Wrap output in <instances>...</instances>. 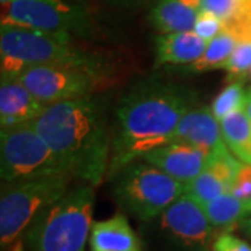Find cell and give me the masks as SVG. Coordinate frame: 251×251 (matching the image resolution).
Listing matches in <instances>:
<instances>
[{
    "mask_svg": "<svg viewBox=\"0 0 251 251\" xmlns=\"http://www.w3.org/2000/svg\"><path fill=\"white\" fill-rule=\"evenodd\" d=\"M240 0H202V10L211 11L215 16L226 21L232 16Z\"/></svg>",
    "mask_w": 251,
    "mask_h": 251,
    "instance_id": "cell-27",
    "label": "cell"
},
{
    "mask_svg": "<svg viewBox=\"0 0 251 251\" xmlns=\"http://www.w3.org/2000/svg\"><path fill=\"white\" fill-rule=\"evenodd\" d=\"M227 81H244L251 72V42H239L225 64Z\"/></svg>",
    "mask_w": 251,
    "mask_h": 251,
    "instance_id": "cell-23",
    "label": "cell"
},
{
    "mask_svg": "<svg viewBox=\"0 0 251 251\" xmlns=\"http://www.w3.org/2000/svg\"><path fill=\"white\" fill-rule=\"evenodd\" d=\"M236 45H237V41L233 36L226 31H222L215 39H212L208 44L205 52L197 62L187 66L186 69L193 73L214 72L219 69L224 70L225 64L233 53Z\"/></svg>",
    "mask_w": 251,
    "mask_h": 251,
    "instance_id": "cell-20",
    "label": "cell"
},
{
    "mask_svg": "<svg viewBox=\"0 0 251 251\" xmlns=\"http://www.w3.org/2000/svg\"><path fill=\"white\" fill-rule=\"evenodd\" d=\"M242 163L232 152L209 156L204 171L186 184V194L198 204H205L230 193Z\"/></svg>",
    "mask_w": 251,
    "mask_h": 251,
    "instance_id": "cell-13",
    "label": "cell"
},
{
    "mask_svg": "<svg viewBox=\"0 0 251 251\" xmlns=\"http://www.w3.org/2000/svg\"><path fill=\"white\" fill-rule=\"evenodd\" d=\"M224 31L239 42H251V0H240L232 16L224 21Z\"/></svg>",
    "mask_w": 251,
    "mask_h": 251,
    "instance_id": "cell-22",
    "label": "cell"
},
{
    "mask_svg": "<svg viewBox=\"0 0 251 251\" xmlns=\"http://www.w3.org/2000/svg\"><path fill=\"white\" fill-rule=\"evenodd\" d=\"M202 0H158L151 10V23L161 34L193 31Z\"/></svg>",
    "mask_w": 251,
    "mask_h": 251,
    "instance_id": "cell-17",
    "label": "cell"
},
{
    "mask_svg": "<svg viewBox=\"0 0 251 251\" xmlns=\"http://www.w3.org/2000/svg\"><path fill=\"white\" fill-rule=\"evenodd\" d=\"M34 126L73 179L97 188L108 176L112 134L94 97L48 105Z\"/></svg>",
    "mask_w": 251,
    "mask_h": 251,
    "instance_id": "cell-2",
    "label": "cell"
},
{
    "mask_svg": "<svg viewBox=\"0 0 251 251\" xmlns=\"http://www.w3.org/2000/svg\"><path fill=\"white\" fill-rule=\"evenodd\" d=\"M70 175L3 184L0 196L1 250L17 251L36 218L69 191Z\"/></svg>",
    "mask_w": 251,
    "mask_h": 251,
    "instance_id": "cell-5",
    "label": "cell"
},
{
    "mask_svg": "<svg viewBox=\"0 0 251 251\" xmlns=\"http://www.w3.org/2000/svg\"><path fill=\"white\" fill-rule=\"evenodd\" d=\"M212 251H251V246L234 234L222 233L215 237Z\"/></svg>",
    "mask_w": 251,
    "mask_h": 251,
    "instance_id": "cell-26",
    "label": "cell"
},
{
    "mask_svg": "<svg viewBox=\"0 0 251 251\" xmlns=\"http://www.w3.org/2000/svg\"><path fill=\"white\" fill-rule=\"evenodd\" d=\"M140 159L148 162L180 183L187 184L204 171L209 155L191 145L169 143L145 152Z\"/></svg>",
    "mask_w": 251,
    "mask_h": 251,
    "instance_id": "cell-12",
    "label": "cell"
},
{
    "mask_svg": "<svg viewBox=\"0 0 251 251\" xmlns=\"http://www.w3.org/2000/svg\"><path fill=\"white\" fill-rule=\"evenodd\" d=\"M169 143L186 144L205 151L209 156L230 153L225 143L221 123L208 105H194L180 119ZM168 143V144H169Z\"/></svg>",
    "mask_w": 251,
    "mask_h": 251,
    "instance_id": "cell-11",
    "label": "cell"
},
{
    "mask_svg": "<svg viewBox=\"0 0 251 251\" xmlns=\"http://www.w3.org/2000/svg\"><path fill=\"white\" fill-rule=\"evenodd\" d=\"M42 103L94 97L108 84V73L100 62L48 64L25 69L17 77Z\"/></svg>",
    "mask_w": 251,
    "mask_h": 251,
    "instance_id": "cell-8",
    "label": "cell"
},
{
    "mask_svg": "<svg viewBox=\"0 0 251 251\" xmlns=\"http://www.w3.org/2000/svg\"><path fill=\"white\" fill-rule=\"evenodd\" d=\"M193 31L206 42H211L224 31V21L211 11L201 10Z\"/></svg>",
    "mask_w": 251,
    "mask_h": 251,
    "instance_id": "cell-24",
    "label": "cell"
},
{
    "mask_svg": "<svg viewBox=\"0 0 251 251\" xmlns=\"http://www.w3.org/2000/svg\"><path fill=\"white\" fill-rule=\"evenodd\" d=\"M46 109L35 95L18 78L0 81V126L7 130L34 123Z\"/></svg>",
    "mask_w": 251,
    "mask_h": 251,
    "instance_id": "cell-14",
    "label": "cell"
},
{
    "mask_svg": "<svg viewBox=\"0 0 251 251\" xmlns=\"http://www.w3.org/2000/svg\"><path fill=\"white\" fill-rule=\"evenodd\" d=\"M230 193L237 198L251 204V165L249 163L240 165Z\"/></svg>",
    "mask_w": 251,
    "mask_h": 251,
    "instance_id": "cell-25",
    "label": "cell"
},
{
    "mask_svg": "<svg viewBox=\"0 0 251 251\" xmlns=\"http://www.w3.org/2000/svg\"><path fill=\"white\" fill-rule=\"evenodd\" d=\"M246 94L247 91H244V81L229 82L224 90L216 95V98L211 105L212 113L216 117V120L221 123L225 117H227L234 112L243 110L244 103H246Z\"/></svg>",
    "mask_w": 251,
    "mask_h": 251,
    "instance_id": "cell-21",
    "label": "cell"
},
{
    "mask_svg": "<svg viewBox=\"0 0 251 251\" xmlns=\"http://www.w3.org/2000/svg\"><path fill=\"white\" fill-rule=\"evenodd\" d=\"M0 172L4 184L69 175L34 123L1 130Z\"/></svg>",
    "mask_w": 251,
    "mask_h": 251,
    "instance_id": "cell-7",
    "label": "cell"
},
{
    "mask_svg": "<svg viewBox=\"0 0 251 251\" xmlns=\"http://www.w3.org/2000/svg\"><path fill=\"white\" fill-rule=\"evenodd\" d=\"M11 1H13V0H0V6L4 7V6H7L9 3H11Z\"/></svg>",
    "mask_w": 251,
    "mask_h": 251,
    "instance_id": "cell-30",
    "label": "cell"
},
{
    "mask_svg": "<svg viewBox=\"0 0 251 251\" xmlns=\"http://www.w3.org/2000/svg\"><path fill=\"white\" fill-rule=\"evenodd\" d=\"M75 36L0 25V75L17 78L25 69L48 64L100 62L75 44Z\"/></svg>",
    "mask_w": 251,
    "mask_h": 251,
    "instance_id": "cell-4",
    "label": "cell"
},
{
    "mask_svg": "<svg viewBox=\"0 0 251 251\" xmlns=\"http://www.w3.org/2000/svg\"><path fill=\"white\" fill-rule=\"evenodd\" d=\"M194 105V92L166 81H145L127 91L116 108L106 177L113 179L128 163L169 143L180 119Z\"/></svg>",
    "mask_w": 251,
    "mask_h": 251,
    "instance_id": "cell-1",
    "label": "cell"
},
{
    "mask_svg": "<svg viewBox=\"0 0 251 251\" xmlns=\"http://www.w3.org/2000/svg\"><path fill=\"white\" fill-rule=\"evenodd\" d=\"M0 25L48 34L84 36L90 32L87 11L67 0H13L1 7Z\"/></svg>",
    "mask_w": 251,
    "mask_h": 251,
    "instance_id": "cell-10",
    "label": "cell"
},
{
    "mask_svg": "<svg viewBox=\"0 0 251 251\" xmlns=\"http://www.w3.org/2000/svg\"><path fill=\"white\" fill-rule=\"evenodd\" d=\"M150 224H152V243L161 251H212L215 227L201 204L187 194L177 198Z\"/></svg>",
    "mask_w": 251,
    "mask_h": 251,
    "instance_id": "cell-9",
    "label": "cell"
},
{
    "mask_svg": "<svg viewBox=\"0 0 251 251\" xmlns=\"http://www.w3.org/2000/svg\"><path fill=\"white\" fill-rule=\"evenodd\" d=\"M244 112L251 120V90L247 91L246 94V103H244Z\"/></svg>",
    "mask_w": 251,
    "mask_h": 251,
    "instance_id": "cell-28",
    "label": "cell"
},
{
    "mask_svg": "<svg viewBox=\"0 0 251 251\" xmlns=\"http://www.w3.org/2000/svg\"><path fill=\"white\" fill-rule=\"evenodd\" d=\"M242 229L251 237V218H247L242 222Z\"/></svg>",
    "mask_w": 251,
    "mask_h": 251,
    "instance_id": "cell-29",
    "label": "cell"
},
{
    "mask_svg": "<svg viewBox=\"0 0 251 251\" xmlns=\"http://www.w3.org/2000/svg\"><path fill=\"white\" fill-rule=\"evenodd\" d=\"M95 187L82 183L69 190L31 225L25 234L31 251H85L92 227Z\"/></svg>",
    "mask_w": 251,
    "mask_h": 251,
    "instance_id": "cell-3",
    "label": "cell"
},
{
    "mask_svg": "<svg viewBox=\"0 0 251 251\" xmlns=\"http://www.w3.org/2000/svg\"><path fill=\"white\" fill-rule=\"evenodd\" d=\"M208 44L194 31L161 34L155 39L156 64L187 67L204 54Z\"/></svg>",
    "mask_w": 251,
    "mask_h": 251,
    "instance_id": "cell-16",
    "label": "cell"
},
{
    "mask_svg": "<svg viewBox=\"0 0 251 251\" xmlns=\"http://www.w3.org/2000/svg\"><path fill=\"white\" fill-rule=\"evenodd\" d=\"M250 77H251V72H250Z\"/></svg>",
    "mask_w": 251,
    "mask_h": 251,
    "instance_id": "cell-31",
    "label": "cell"
},
{
    "mask_svg": "<svg viewBox=\"0 0 251 251\" xmlns=\"http://www.w3.org/2000/svg\"><path fill=\"white\" fill-rule=\"evenodd\" d=\"M214 227H230L251 215V204L227 193L209 202L201 204Z\"/></svg>",
    "mask_w": 251,
    "mask_h": 251,
    "instance_id": "cell-19",
    "label": "cell"
},
{
    "mask_svg": "<svg viewBox=\"0 0 251 251\" xmlns=\"http://www.w3.org/2000/svg\"><path fill=\"white\" fill-rule=\"evenodd\" d=\"M91 251H144L125 214L116 212L108 219L94 222L90 234Z\"/></svg>",
    "mask_w": 251,
    "mask_h": 251,
    "instance_id": "cell-15",
    "label": "cell"
},
{
    "mask_svg": "<svg viewBox=\"0 0 251 251\" xmlns=\"http://www.w3.org/2000/svg\"><path fill=\"white\" fill-rule=\"evenodd\" d=\"M221 128L230 152L243 163L251 165V120L244 109L225 117Z\"/></svg>",
    "mask_w": 251,
    "mask_h": 251,
    "instance_id": "cell-18",
    "label": "cell"
},
{
    "mask_svg": "<svg viewBox=\"0 0 251 251\" xmlns=\"http://www.w3.org/2000/svg\"><path fill=\"white\" fill-rule=\"evenodd\" d=\"M113 180L117 202L144 224L161 215L177 198L186 194V184L143 159L128 163Z\"/></svg>",
    "mask_w": 251,
    "mask_h": 251,
    "instance_id": "cell-6",
    "label": "cell"
}]
</instances>
